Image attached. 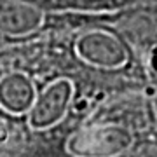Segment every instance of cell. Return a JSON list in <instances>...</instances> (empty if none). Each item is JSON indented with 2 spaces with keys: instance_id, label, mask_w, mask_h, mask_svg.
Returning <instances> with one entry per match:
<instances>
[{
  "instance_id": "7a4b0ae2",
  "label": "cell",
  "mask_w": 157,
  "mask_h": 157,
  "mask_svg": "<svg viewBox=\"0 0 157 157\" xmlns=\"http://www.w3.org/2000/svg\"><path fill=\"white\" fill-rule=\"evenodd\" d=\"M75 94V84L68 77H58L37 91L33 103L26 112V124L32 131H47L61 124L68 115Z\"/></svg>"
},
{
  "instance_id": "277c9868",
  "label": "cell",
  "mask_w": 157,
  "mask_h": 157,
  "mask_svg": "<svg viewBox=\"0 0 157 157\" xmlns=\"http://www.w3.org/2000/svg\"><path fill=\"white\" fill-rule=\"evenodd\" d=\"M44 23V11L26 0H0V32L11 37L33 33Z\"/></svg>"
},
{
  "instance_id": "5b68a950",
  "label": "cell",
  "mask_w": 157,
  "mask_h": 157,
  "mask_svg": "<svg viewBox=\"0 0 157 157\" xmlns=\"http://www.w3.org/2000/svg\"><path fill=\"white\" fill-rule=\"evenodd\" d=\"M37 96L33 80L23 72L0 75V108L9 115H26Z\"/></svg>"
},
{
  "instance_id": "6da1fadb",
  "label": "cell",
  "mask_w": 157,
  "mask_h": 157,
  "mask_svg": "<svg viewBox=\"0 0 157 157\" xmlns=\"http://www.w3.org/2000/svg\"><path fill=\"white\" fill-rule=\"evenodd\" d=\"M133 143L135 138L129 129L115 124H98L72 133L65 148L72 157H121Z\"/></svg>"
},
{
  "instance_id": "3957f363",
  "label": "cell",
  "mask_w": 157,
  "mask_h": 157,
  "mask_svg": "<svg viewBox=\"0 0 157 157\" xmlns=\"http://www.w3.org/2000/svg\"><path fill=\"white\" fill-rule=\"evenodd\" d=\"M75 54L101 70H119L128 63V49L115 33L101 28L87 30L75 40Z\"/></svg>"
}]
</instances>
